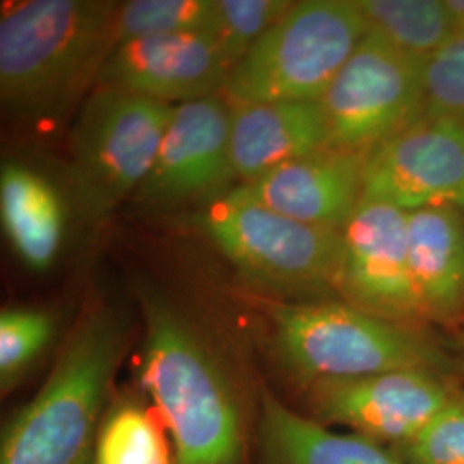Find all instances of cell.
Wrapping results in <instances>:
<instances>
[{
  "label": "cell",
  "instance_id": "cell-1",
  "mask_svg": "<svg viewBox=\"0 0 464 464\" xmlns=\"http://www.w3.org/2000/svg\"><path fill=\"white\" fill-rule=\"evenodd\" d=\"M140 298L138 385L166 427L176 464H248L256 420L229 368L172 303L155 293Z\"/></svg>",
  "mask_w": 464,
  "mask_h": 464
},
{
  "label": "cell",
  "instance_id": "cell-2",
  "mask_svg": "<svg viewBox=\"0 0 464 464\" xmlns=\"http://www.w3.org/2000/svg\"><path fill=\"white\" fill-rule=\"evenodd\" d=\"M126 343L128 327L114 310H86L47 381L4 421L0 464H93Z\"/></svg>",
  "mask_w": 464,
  "mask_h": 464
},
{
  "label": "cell",
  "instance_id": "cell-3",
  "mask_svg": "<svg viewBox=\"0 0 464 464\" xmlns=\"http://www.w3.org/2000/svg\"><path fill=\"white\" fill-rule=\"evenodd\" d=\"M119 2H9L0 16V97L21 117L61 114L116 49Z\"/></svg>",
  "mask_w": 464,
  "mask_h": 464
},
{
  "label": "cell",
  "instance_id": "cell-4",
  "mask_svg": "<svg viewBox=\"0 0 464 464\" xmlns=\"http://www.w3.org/2000/svg\"><path fill=\"white\" fill-rule=\"evenodd\" d=\"M251 298L270 322L277 365L303 389L322 381L440 368V353L411 327L366 314L343 299Z\"/></svg>",
  "mask_w": 464,
  "mask_h": 464
},
{
  "label": "cell",
  "instance_id": "cell-5",
  "mask_svg": "<svg viewBox=\"0 0 464 464\" xmlns=\"http://www.w3.org/2000/svg\"><path fill=\"white\" fill-rule=\"evenodd\" d=\"M199 227L260 296L310 301L337 293L343 231L277 214L239 186L203 207Z\"/></svg>",
  "mask_w": 464,
  "mask_h": 464
},
{
  "label": "cell",
  "instance_id": "cell-6",
  "mask_svg": "<svg viewBox=\"0 0 464 464\" xmlns=\"http://www.w3.org/2000/svg\"><path fill=\"white\" fill-rule=\"evenodd\" d=\"M366 34L356 0H301L234 66L231 105L320 102Z\"/></svg>",
  "mask_w": 464,
  "mask_h": 464
},
{
  "label": "cell",
  "instance_id": "cell-7",
  "mask_svg": "<svg viewBox=\"0 0 464 464\" xmlns=\"http://www.w3.org/2000/svg\"><path fill=\"white\" fill-rule=\"evenodd\" d=\"M174 105L99 88L71 134L69 178L86 218L111 214L147 179Z\"/></svg>",
  "mask_w": 464,
  "mask_h": 464
},
{
  "label": "cell",
  "instance_id": "cell-8",
  "mask_svg": "<svg viewBox=\"0 0 464 464\" xmlns=\"http://www.w3.org/2000/svg\"><path fill=\"white\" fill-rule=\"evenodd\" d=\"M427 66L366 34L320 100L329 147L370 155L425 117Z\"/></svg>",
  "mask_w": 464,
  "mask_h": 464
},
{
  "label": "cell",
  "instance_id": "cell-9",
  "mask_svg": "<svg viewBox=\"0 0 464 464\" xmlns=\"http://www.w3.org/2000/svg\"><path fill=\"white\" fill-rule=\"evenodd\" d=\"M304 392L306 415L316 421L396 449L423 430L459 391L435 370H396L316 382Z\"/></svg>",
  "mask_w": 464,
  "mask_h": 464
},
{
  "label": "cell",
  "instance_id": "cell-10",
  "mask_svg": "<svg viewBox=\"0 0 464 464\" xmlns=\"http://www.w3.org/2000/svg\"><path fill=\"white\" fill-rule=\"evenodd\" d=\"M237 181L231 157V105L220 97L174 105L162 145L134 199L151 208L210 205Z\"/></svg>",
  "mask_w": 464,
  "mask_h": 464
},
{
  "label": "cell",
  "instance_id": "cell-11",
  "mask_svg": "<svg viewBox=\"0 0 464 464\" xmlns=\"http://www.w3.org/2000/svg\"><path fill=\"white\" fill-rule=\"evenodd\" d=\"M337 293L366 314L396 324L425 320L410 266L408 212L363 197L343 229Z\"/></svg>",
  "mask_w": 464,
  "mask_h": 464
},
{
  "label": "cell",
  "instance_id": "cell-12",
  "mask_svg": "<svg viewBox=\"0 0 464 464\" xmlns=\"http://www.w3.org/2000/svg\"><path fill=\"white\" fill-rule=\"evenodd\" d=\"M365 197L404 212L464 208V122L423 117L368 155Z\"/></svg>",
  "mask_w": 464,
  "mask_h": 464
},
{
  "label": "cell",
  "instance_id": "cell-13",
  "mask_svg": "<svg viewBox=\"0 0 464 464\" xmlns=\"http://www.w3.org/2000/svg\"><path fill=\"white\" fill-rule=\"evenodd\" d=\"M232 66L208 34L140 38L117 45L100 71L99 88L184 103L222 93Z\"/></svg>",
  "mask_w": 464,
  "mask_h": 464
},
{
  "label": "cell",
  "instance_id": "cell-14",
  "mask_svg": "<svg viewBox=\"0 0 464 464\" xmlns=\"http://www.w3.org/2000/svg\"><path fill=\"white\" fill-rule=\"evenodd\" d=\"M366 159L363 153L325 147L239 188L277 214L343 231L365 197Z\"/></svg>",
  "mask_w": 464,
  "mask_h": 464
},
{
  "label": "cell",
  "instance_id": "cell-15",
  "mask_svg": "<svg viewBox=\"0 0 464 464\" xmlns=\"http://www.w3.org/2000/svg\"><path fill=\"white\" fill-rule=\"evenodd\" d=\"M325 147L329 133L320 102L231 105L232 167L241 184Z\"/></svg>",
  "mask_w": 464,
  "mask_h": 464
},
{
  "label": "cell",
  "instance_id": "cell-16",
  "mask_svg": "<svg viewBox=\"0 0 464 464\" xmlns=\"http://www.w3.org/2000/svg\"><path fill=\"white\" fill-rule=\"evenodd\" d=\"M255 464H410L394 449L334 430L264 389L258 402Z\"/></svg>",
  "mask_w": 464,
  "mask_h": 464
},
{
  "label": "cell",
  "instance_id": "cell-17",
  "mask_svg": "<svg viewBox=\"0 0 464 464\" xmlns=\"http://www.w3.org/2000/svg\"><path fill=\"white\" fill-rule=\"evenodd\" d=\"M408 248L425 320L450 322L464 310V222L461 210L429 207L408 212Z\"/></svg>",
  "mask_w": 464,
  "mask_h": 464
},
{
  "label": "cell",
  "instance_id": "cell-18",
  "mask_svg": "<svg viewBox=\"0 0 464 464\" xmlns=\"http://www.w3.org/2000/svg\"><path fill=\"white\" fill-rule=\"evenodd\" d=\"M0 210L17 255L36 270L52 266L64 237V210L55 189L32 169L5 164L0 174Z\"/></svg>",
  "mask_w": 464,
  "mask_h": 464
},
{
  "label": "cell",
  "instance_id": "cell-19",
  "mask_svg": "<svg viewBox=\"0 0 464 464\" xmlns=\"http://www.w3.org/2000/svg\"><path fill=\"white\" fill-rule=\"evenodd\" d=\"M373 34L401 53L429 66L454 40L446 0H356Z\"/></svg>",
  "mask_w": 464,
  "mask_h": 464
},
{
  "label": "cell",
  "instance_id": "cell-20",
  "mask_svg": "<svg viewBox=\"0 0 464 464\" xmlns=\"http://www.w3.org/2000/svg\"><path fill=\"white\" fill-rule=\"evenodd\" d=\"M93 464H176L172 440L149 401L134 392H114Z\"/></svg>",
  "mask_w": 464,
  "mask_h": 464
},
{
  "label": "cell",
  "instance_id": "cell-21",
  "mask_svg": "<svg viewBox=\"0 0 464 464\" xmlns=\"http://www.w3.org/2000/svg\"><path fill=\"white\" fill-rule=\"evenodd\" d=\"M216 23V0H130L119 2L116 47L140 38L208 34Z\"/></svg>",
  "mask_w": 464,
  "mask_h": 464
},
{
  "label": "cell",
  "instance_id": "cell-22",
  "mask_svg": "<svg viewBox=\"0 0 464 464\" xmlns=\"http://www.w3.org/2000/svg\"><path fill=\"white\" fill-rule=\"evenodd\" d=\"M55 332L49 312L5 308L0 314V389L7 394L44 354Z\"/></svg>",
  "mask_w": 464,
  "mask_h": 464
},
{
  "label": "cell",
  "instance_id": "cell-23",
  "mask_svg": "<svg viewBox=\"0 0 464 464\" xmlns=\"http://www.w3.org/2000/svg\"><path fill=\"white\" fill-rule=\"evenodd\" d=\"M291 0H216L210 36L232 69L291 9Z\"/></svg>",
  "mask_w": 464,
  "mask_h": 464
},
{
  "label": "cell",
  "instance_id": "cell-24",
  "mask_svg": "<svg viewBox=\"0 0 464 464\" xmlns=\"http://www.w3.org/2000/svg\"><path fill=\"white\" fill-rule=\"evenodd\" d=\"M394 450L410 464H464L463 392H458L416 437Z\"/></svg>",
  "mask_w": 464,
  "mask_h": 464
},
{
  "label": "cell",
  "instance_id": "cell-25",
  "mask_svg": "<svg viewBox=\"0 0 464 464\" xmlns=\"http://www.w3.org/2000/svg\"><path fill=\"white\" fill-rule=\"evenodd\" d=\"M427 117L464 122V38H454L425 71Z\"/></svg>",
  "mask_w": 464,
  "mask_h": 464
},
{
  "label": "cell",
  "instance_id": "cell-26",
  "mask_svg": "<svg viewBox=\"0 0 464 464\" xmlns=\"http://www.w3.org/2000/svg\"><path fill=\"white\" fill-rule=\"evenodd\" d=\"M446 4L452 19L454 38H464V0H446Z\"/></svg>",
  "mask_w": 464,
  "mask_h": 464
}]
</instances>
